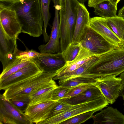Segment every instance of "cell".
<instances>
[{"label": "cell", "mask_w": 124, "mask_h": 124, "mask_svg": "<svg viewBox=\"0 0 124 124\" xmlns=\"http://www.w3.org/2000/svg\"><path fill=\"white\" fill-rule=\"evenodd\" d=\"M120 0H109V1L113 4L117 6L118 3L120 1Z\"/></svg>", "instance_id": "obj_39"}, {"label": "cell", "mask_w": 124, "mask_h": 124, "mask_svg": "<svg viewBox=\"0 0 124 124\" xmlns=\"http://www.w3.org/2000/svg\"><path fill=\"white\" fill-rule=\"evenodd\" d=\"M122 97L124 101V95Z\"/></svg>", "instance_id": "obj_41"}, {"label": "cell", "mask_w": 124, "mask_h": 124, "mask_svg": "<svg viewBox=\"0 0 124 124\" xmlns=\"http://www.w3.org/2000/svg\"><path fill=\"white\" fill-rule=\"evenodd\" d=\"M31 60L23 58H17L13 63L4 70L0 75V81L3 80L28 65Z\"/></svg>", "instance_id": "obj_23"}, {"label": "cell", "mask_w": 124, "mask_h": 124, "mask_svg": "<svg viewBox=\"0 0 124 124\" xmlns=\"http://www.w3.org/2000/svg\"><path fill=\"white\" fill-rule=\"evenodd\" d=\"M80 46L79 42L71 43L61 52L63 58L66 62L71 61L76 57L79 52Z\"/></svg>", "instance_id": "obj_26"}, {"label": "cell", "mask_w": 124, "mask_h": 124, "mask_svg": "<svg viewBox=\"0 0 124 124\" xmlns=\"http://www.w3.org/2000/svg\"><path fill=\"white\" fill-rule=\"evenodd\" d=\"M95 86L93 84H85L76 86L70 90L64 99L70 98L75 96Z\"/></svg>", "instance_id": "obj_33"}, {"label": "cell", "mask_w": 124, "mask_h": 124, "mask_svg": "<svg viewBox=\"0 0 124 124\" xmlns=\"http://www.w3.org/2000/svg\"><path fill=\"white\" fill-rule=\"evenodd\" d=\"M13 54L17 58H23L27 60L30 61L34 58L46 55L48 53L38 52L33 49L30 50L26 47L25 51H21L18 49L16 45Z\"/></svg>", "instance_id": "obj_27"}, {"label": "cell", "mask_w": 124, "mask_h": 124, "mask_svg": "<svg viewBox=\"0 0 124 124\" xmlns=\"http://www.w3.org/2000/svg\"><path fill=\"white\" fill-rule=\"evenodd\" d=\"M117 16L124 18V6L119 10Z\"/></svg>", "instance_id": "obj_37"}, {"label": "cell", "mask_w": 124, "mask_h": 124, "mask_svg": "<svg viewBox=\"0 0 124 124\" xmlns=\"http://www.w3.org/2000/svg\"><path fill=\"white\" fill-rule=\"evenodd\" d=\"M80 2L84 3L87 0H78Z\"/></svg>", "instance_id": "obj_40"}, {"label": "cell", "mask_w": 124, "mask_h": 124, "mask_svg": "<svg viewBox=\"0 0 124 124\" xmlns=\"http://www.w3.org/2000/svg\"><path fill=\"white\" fill-rule=\"evenodd\" d=\"M79 3L78 0H66L65 7L59 10L60 41L62 44L72 42Z\"/></svg>", "instance_id": "obj_4"}, {"label": "cell", "mask_w": 124, "mask_h": 124, "mask_svg": "<svg viewBox=\"0 0 124 124\" xmlns=\"http://www.w3.org/2000/svg\"><path fill=\"white\" fill-rule=\"evenodd\" d=\"M31 60L34 62L42 71L46 72H56L63 67L66 62L61 53L49 54L38 57Z\"/></svg>", "instance_id": "obj_14"}, {"label": "cell", "mask_w": 124, "mask_h": 124, "mask_svg": "<svg viewBox=\"0 0 124 124\" xmlns=\"http://www.w3.org/2000/svg\"><path fill=\"white\" fill-rule=\"evenodd\" d=\"M58 86L56 85L36 90L29 96V105H35L51 100V96L53 91Z\"/></svg>", "instance_id": "obj_20"}, {"label": "cell", "mask_w": 124, "mask_h": 124, "mask_svg": "<svg viewBox=\"0 0 124 124\" xmlns=\"http://www.w3.org/2000/svg\"><path fill=\"white\" fill-rule=\"evenodd\" d=\"M109 103L104 96L72 105L68 110L61 114L49 117L39 124H59L79 114L92 110H101L106 107Z\"/></svg>", "instance_id": "obj_5"}, {"label": "cell", "mask_w": 124, "mask_h": 124, "mask_svg": "<svg viewBox=\"0 0 124 124\" xmlns=\"http://www.w3.org/2000/svg\"><path fill=\"white\" fill-rule=\"evenodd\" d=\"M96 79L94 85L100 89L109 103L113 104L120 96L123 86L121 79L115 75H109Z\"/></svg>", "instance_id": "obj_7"}, {"label": "cell", "mask_w": 124, "mask_h": 124, "mask_svg": "<svg viewBox=\"0 0 124 124\" xmlns=\"http://www.w3.org/2000/svg\"><path fill=\"white\" fill-rule=\"evenodd\" d=\"M119 77L121 79L123 83V86L120 95V96L122 97L124 95V71L119 75Z\"/></svg>", "instance_id": "obj_35"}, {"label": "cell", "mask_w": 124, "mask_h": 124, "mask_svg": "<svg viewBox=\"0 0 124 124\" xmlns=\"http://www.w3.org/2000/svg\"><path fill=\"white\" fill-rule=\"evenodd\" d=\"M66 0H58V3L61 8H64L65 5Z\"/></svg>", "instance_id": "obj_38"}, {"label": "cell", "mask_w": 124, "mask_h": 124, "mask_svg": "<svg viewBox=\"0 0 124 124\" xmlns=\"http://www.w3.org/2000/svg\"><path fill=\"white\" fill-rule=\"evenodd\" d=\"M9 101L17 108L24 113L29 105L30 98L28 97H17Z\"/></svg>", "instance_id": "obj_30"}, {"label": "cell", "mask_w": 124, "mask_h": 124, "mask_svg": "<svg viewBox=\"0 0 124 124\" xmlns=\"http://www.w3.org/2000/svg\"><path fill=\"white\" fill-rule=\"evenodd\" d=\"M51 0H40L41 11L44 22L42 34L45 42H48L50 38L49 36L47 33L46 28L50 18L49 9Z\"/></svg>", "instance_id": "obj_25"}, {"label": "cell", "mask_w": 124, "mask_h": 124, "mask_svg": "<svg viewBox=\"0 0 124 124\" xmlns=\"http://www.w3.org/2000/svg\"><path fill=\"white\" fill-rule=\"evenodd\" d=\"M56 72L42 71L24 80L13 85L5 90L2 94L5 99L10 100L17 97H28L40 88L56 85L53 78Z\"/></svg>", "instance_id": "obj_2"}, {"label": "cell", "mask_w": 124, "mask_h": 124, "mask_svg": "<svg viewBox=\"0 0 124 124\" xmlns=\"http://www.w3.org/2000/svg\"><path fill=\"white\" fill-rule=\"evenodd\" d=\"M0 26L7 36L14 40H16L19 35L21 32L22 26L16 12L1 2Z\"/></svg>", "instance_id": "obj_8"}, {"label": "cell", "mask_w": 124, "mask_h": 124, "mask_svg": "<svg viewBox=\"0 0 124 124\" xmlns=\"http://www.w3.org/2000/svg\"><path fill=\"white\" fill-rule=\"evenodd\" d=\"M89 27L117 48H124V43L108 27L106 18L98 16L90 17Z\"/></svg>", "instance_id": "obj_11"}, {"label": "cell", "mask_w": 124, "mask_h": 124, "mask_svg": "<svg viewBox=\"0 0 124 124\" xmlns=\"http://www.w3.org/2000/svg\"><path fill=\"white\" fill-rule=\"evenodd\" d=\"M124 71V48L113 50L98 57L87 73L95 78L109 75L116 76Z\"/></svg>", "instance_id": "obj_3"}, {"label": "cell", "mask_w": 124, "mask_h": 124, "mask_svg": "<svg viewBox=\"0 0 124 124\" xmlns=\"http://www.w3.org/2000/svg\"><path fill=\"white\" fill-rule=\"evenodd\" d=\"M109 0H88V5L90 7L93 8L97 5L105 1Z\"/></svg>", "instance_id": "obj_34"}, {"label": "cell", "mask_w": 124, "mask_h": 124, "mask_svg": "<svg viewBox=\"0 0 124 124\" xmlns=\"http://www.w3.org/2000/svg\"><path fill=\"white\" fill-rule=\"evenodd\" d=\"M79 43L82 46L97 56L117 48L89 27Z\"/></svg>", "instance_id": "obj_6"}, {"label": "cell", "mask_w": 124, "mask_h": 124, "mask_svg": "<svg viewBox=\"0 0 124 124\" xmlns=\"http://www.w3.org/2000/svg\"><path fill=\"white\" fill-rule=\"evenodd\" d=\"M108 25L110 29L120 39L124 44V18L116 16L106 18Z\"/></svg>", "instance_id": "obj_24"}, {"label": "cell", "mask_w": 124, "mask_h": 124, "mask_svg": "<svg viewBox=\"0 0 124 124\" xmlns=\"http://www.w3.org/2000/svg\"><path fill=\"white\" fill-rule=\"evenodd\" d=\"M3 3L16 12L22 26L21 32L33 37H39L42 34L44 22L40 0H20L12 3Z\"/></svg>", "instance_id": "obj_1"}, {"label": "cell", "mask_w": 124, "mask_h": 124, "mask_svg": "<svg viewBox=\"0 0 124 124\" xmlns=\"http://www.w3.org/2000/svg\"><path fill=\"white\" fill-rule=\"evenodd\" d=\"M42 71L34 62L31 60L27 65L0 81V90H5L11 85Z\"/></svg>", "instance_id": "obj_13"}, {"label": "cell", "mask_w": 124, "mask_h": 124, "mask_svg": "<svg viewBox=\"0 0 124 124\" xmlns=\"http://www.w3.org/2000/svg\"><path fill=\"white\" fill-rule=\"evenodd\" d=\"M93 8L94 14L100 17L107 18L117 16V6L113 4L109 1L101 2Z\"/></svg>", "instance_id": "obj_21"}, {"label": "cell", "mask_w": 124, "mask_h": 124, "mask_svg": "<svg viewBox=\"0 0 124 124\" xmlns=\"http://www.w3.org/2000/svg\"><path fill=\"white\" fill-rule=\"evenodd\" d=\"M58 101L51 100L35 105H29L24 113L32 124H39L49 117Z\"/></svg>", "instance_id": "obj_12"}, {"label": "cell", "mask_w": 124, "mask_h": 124, "mask_svg": "<svg viewBox=\"0 0 124 124\" xmlns=\"http://www.w3.org/2000/svg\"><path fill=\"white\" fill-rule=\"evenodd\" d=\"M98 56H94L75 70L61 76H56L53 79L54 80H58V83L60 85L65 82L74 78L79 76L85 77V74L96 62L98 59Z\"/></svg>", "instance_id": "obj_18"}, {"label": "cell", "mask_w": 124, "mask_h": 124, "mask_svg": "<svg viewBox=\"0 0 124 124\" xmlns=\"http://www.w3.org/2000/svg\"><path fill=\"white\" fill-rule=\"evenodd\" d=\"M103 96H104L100 89L95 86L75 96L70 98L63 99L67 103L71 105H74Z\"/></svg>", "instance_id": "obj_19"}, {"label": "cell", "mask_w": 124, "mask_h": 124, "mask_svg": "<svg viewBox=\"0 0 124 124\" xmlns=\"http://www.w3.org/2000/svg\"><path fill=\"white\" fill-rule=\"evenodd\" d=\"M75 87H65L60 85L58 86L53 91L51 99L55 101H58L63 99L70 90Z\"/></svg>", "instance_id": "obj_31"}, {"label": "cell", "mask_w": 124, "mask_h": 124, "mask_svg": "<svg viewBox=\"0 0 124 124\" xmlns=\"http://www.w3.org/2000/svg\"><path fill=\"white\" fill-rule=\"evenodd\" d=\"M52 0L54 4L55 13L50 36L46 44L41 45L38 48L40 52L44 53H55L60 52L59 10L61 7L59 4L58 0Z\"/></svg>", "instance_id": "obj_10"}, {"label": "cell", "mask_w": 124, "mask_h": 124, "mask_svg": "<svg viewBox=\"0 0 124 124\" xmlns=\"http://www.w3.org/2000/svg\"><path fill=\"white\" fill-rule=\"evenodd\" d=\"M0 124H32L24 114L17 108L2 94L0 96Z\"/></svg>", "instance_id": "obj_9"}, {"label": "cell", "mask_w": 124, "mask_h": 124, "mask_svg": "<svg viewBox=\"0 0 124 124\" xmlns=\"http://www.w3.org/2000/svg\"><path fill=\"white\" fill-rule=\"evenodd\" d=\"M89 13L84 4L80 2L78 7V12L74 35L71 43L79 42L89 27Z\"/></svg>", "instance_id": "obj_15"}, {"label": "cell", "mask_w": 124, "mask_h": 124, "mask_svg": "<svg viewBox=\"0 0 124 124\" xmlns=\"http://www.w3.org/2000/svg\"><path fill=\"white\" fill-rule=\"evenodd\" d=\"M97 81L96 78L79 76L69 79L60 85L65 87H73L85 84H92L94 85Z\"/></svg>", "instance_id": "obj_28"}, {"label": "cell", "mask_w": 124, "mask_h": 124, "mask_svg": "<svg viewBox=\"0 0 124 124\" xmlns=\"http://www.w3.org/2000/svg\"><path fill=\"white\" fill-rule=\"evenodd\" d=\"M16 40L10 38L4 32L0 26V58H2L8 54L13 53Z\"/></svg>", "instance_id": "obj_22"}, {"label": "cell", "mask_w": 124, "mask_h": 124, "mask_svg": "<svg viewBox=\"0 0 124 124\" xmlns=\"http://www.w3.org/2000/svg\"><path fill=\"white\" fill-rule=\"evenodd\" d=\"M123 41H124V33L123 35Z\"/></svg>", "instance_id": "obj_42"}, {"label": "cell", "mask_w": 124, "mask_h": 124, "mask_svg": "<svg viewBox=\"0 0 124 124\" xmlns=\"http://www.w3.org/2000/svg\"><path fill=\"white\" fill-rule=\"evenodd\" d=\"M95 56H96L80 45L79 52L76 57L71 61L66 62L63 67L56 71V76H61L75 70Z\"/></svg>", "instance_id": "obj_17"}, {"label": "cell", "mask_w": 124, "mask_h": 124, "mask_svg": "<svg viewBox=\"0 0 124 124\" xmlns=\"http://www.w3.org/2000/svg\"></svg>", "instance_id": "obj_43"}, {"label": "cell", "mask_w": 124, "mask_h": 124, "mask_svg": "<svg viewBox=\"0 0 124 124\" xmlns=\"http://www.w3.org/2000/svg\"><path fill=\"white\" fill-rule=\"evenodd\" d=\"M72 105L66 102L64 99L60 100L52 109L49 117L64 112L69 109Z\"/></svg>", "instance_id": "obj_32"}, {"label": "cell", "mask_w": 124, "mask_h": 124, "mask_svg": "<svg viewBox=\"0 0 124 124\" xmlns=\"http://www.w3.org/2000/svg\"><path fill=\"white\" fill-rule=\"evenodd\" d=\"M20 0H0V2L4 3H14Z\"/></svg>", "instance_id": "obj_36"}, {"label": "cell", "mask_w": 124, "mask_h": 124, "mask_svg": "<svg viewBox=\"0 0 124 124\" xmlns=\"http://www.w3.org/2000/svg\"><path fill=\"white\" fill-rule=\"evenodd\" d=\"M92 118L94 124H124V115L116 108L108 107Z\"/></svg>", "instance_id": "obj_16"}, {"label": "cell", "mask_w": 124, "mask_h": 124, "mask_svg": "<svg viewBox=\"0 0 124 124\" xmlns=\"http://www.w3.org/2000/svg\"><path fill=\"white\" fill-rule=\"evenodd\" d=\"M96 110L86 112L66 120L60 124H80L92 118L93 114L97 111Z\"/></svg>", "instance_id": "obj_29"}]
</instances>
